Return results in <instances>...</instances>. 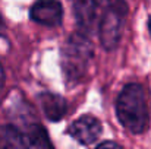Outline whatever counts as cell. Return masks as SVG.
I'll use <instances>...</instances> for the list:
<instances>
[{
	"label": "cell",
	"instance_id": "cell-10",
	"mask_svg": "<svg viewBox=\"0 0 151 149\" xmlns=\"http://www.w3.org/2000/svg\"><path fill=\"white\" fill-rule=\"evenodd\" d=\"M107 146H110V148H120V145H117V143H114V142H103V143L99 145V149L107 148Z\"/></svg>",
	"mask_w": 151,
	"mask_h": 149
},
{
	"label": "cell",
	"instance_id": "cell-2",
	"mask_svg": "<svg viewBox=\"0 0 151 149\" xmlns=\"http://www.w3.org/2000/svg\"><path fill=\"white\" fill-rule=\"evenodd\" d=\"M93 44L87 34L73 32L62 48V70L69 82H78L87 73L90 60L93 57Z\"/></svg>",
	"mask_w": 151,
	"mask_h": 149
},
{
	"label": "cell",
	"instance_id": "cell-14",
	"mask_svg": "<svg viewBox=\"0 0 151 149\" xmlns=\"http://www.w3.org/2000/svg\"><path fill=\"white\" fill-rule=\"evenodd\" d=\"M148 29H150V34H151V18H150V21H148Z\"/></svg>",
	"mask_w": 151,
	"mask_h": 149
},
{
	"label": "cell",
	"instance_id": "cell-12",
	"mask_svg": "<svg viewBox=\"0 0 151 149\" xmlns=\"http://www.w3.org/2000/svg\"><path fill=\"white\" fill-rule=\"evenodd\" d=\"M4 32V22H3V19H1V16H0V35Z\"/></svg>",
	"mask_w": 151,
	"mask_h": 149
},
{
	"label": "cell",
	"instance_id": "cell-1",
	"mask_svg": "<svg viewBox=\"0 0 151 149\" xmlns=\"http://www.w3.org/2000/svg\"><path fill=\"white\" fill-rule=\"evenodd\" d=\"M116 114L122 126L131 133L139 135L145 132L150 114L145 91L139 83H128L120 91L116 102Z\"/></svg>",
	"mask_w": 151,
	"mask_h": 149
},
{
	"label": "cell",
	"instance_id": "cell-8",
	"mask_svg": "<svg viewBox=\"0 0 151 149\" xmlns=\"http://www.w3.org/2000/svg\"><path fill=\"white\" fill-rule=\"evenodd\" d=\"M0 148H25L24 133H21L15 126H1Z\"/></svg>",
	"mask_w": 151,
	"mask_h": 149
},
{
	"label": "cell",
	"instance_id": "cell-3",
	"mask_svg": "<svg viewBox=\"0 0 151 149\" xmlns=\"http://www.w3.org/2000/svg\"><path fill=\"white\" fill-rule=\"evenodd\" d=\"M128 13V6L125 0H111L106 9L100 24V41L106 50H113L117 47L123 21Z\"/></svg>",
	"mask_w": 151,
	"mask_h": 149
},
{
	"label": "cell",
	"instance_id": "cell-13",
	"mask_svg": "<svg viewBox=\"0 0 151 149\" xmlns=\"http://www.w3.org/2000/svg\"><path fill=\"white\" fill-rule=\"evenodd\" d=\"M94 1H96V4H103V3H106L109 0H94Z\"/></svg>",
	"mask_w": 151,
	"mask_h": 149
},
{
	"label": "cell",
	"instance_id": "cell-6",
	"mask_svg": "<svg viewBox=\"0 0 151 149\" xmlns=\"http://www.w3.org/2000/svg\"><path fill=\"white\" fill-rule=\"evenodd\" d=\"M73 15L81 26V31L85 32L91 29L96 18V1L94 0H72Z\"/></svg>",
	"mask_w": 151,
	"mask_h": 149
},
{
	"label": "cell",
	"instance_id": "cell-5",
	"mask_svg": "<svg viewBox=\"0 0 151 149\" xmlns=\"http://www.w3.org/2000/svg\"><path fill=\"white\" fill-rule=\"evenodd\" d=\"M29 16L37 24L57 26L63 18V7L57 0H37L31 6Z\"/></svg>",
	"mask_w": 151,
	"mask_h": 149
},
{
	"label": "cell",
	"instance_id": "cell-4",
	"mask_svg": "<svg viewBox=\"0 0 151 149\" xmlns=\"http://www.w3.org/2000/svg\"><path fill=\"white\" fill-rule=\"evenodd\" d=\"M101 123L93 115L85 114L82 117H79L78 120H75L69 129H68V135L75 139L78 143L81 145H91L94 143L101 135Z\"/></svg>",
	"mask_w": 151,
	"mask_h": 149
},
{
	"label": "cell",
	"instance_id": "cell-11",
	"mask_svg": "<svg viewBox=\"0 0 151 149\" xmlns=\"http://www.w3.org/2000/svg\"><path fill=\"white\" fill-rule=\"evenodd\" d=\"M3 85H4V72H3V69L0 66V89L3 88Z\"/></svg>",
	"mask_w": 151,
	"mask_h": 149
},
{
	"label": "cell",
	"instance_id": "cell-7",
	"mask_svg": "<svg viewBox=\"0 0 151 149\" xmlns=\"http://www.w3.org/2000/svg\"><path fill=\"white\" fill-rule=\"evenodd\" d=\"M41 108L49 120L59 121L66 113V101L54 94H44L41 97Z\"/></svg>",
	"mask_w": 151,
	"mask_h": 149
},
{
	"label": "cell",
	"instance_id": "cell-9",
	"mask_svg": "<svg viewBox=\"0 0 151 149\" xmlns=\"http://www.w3.org/2000/svg\"><path fill=\"white\" fill-rule=\"evenodd\" d=\"M24 139L25 148H51V142L47 138L46 130L38 124L31 126L27 133H24Z\"/></svg>",
	"mask_w": 151,
	"mask_h": 149
}]
</instances>
